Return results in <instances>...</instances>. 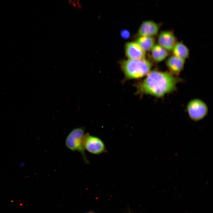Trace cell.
I'll return each instance as SVG.
<instances>
[{
  "mask_svg": "<svg viewBox=\"0 0 213 213\" xmlns=\"http://www.w3.org/2000/svg\"><path fill=\"white\" fill-rule=\"evenodd\" d=\"M125 54L130 59H144L146 52L135 42H129L126 43L125 46Z\"/></svg>",
  "mask_w": 213,
  "mask_h": 213,
  "instance_id": "cell-6",
  "label": "cell"
},
{
  "mask_svg": "<svg viewBox=\"0 0 213 213\" xmlns=\"http://www.w3.org/2000/svg\"></svg>",
  "mask_w": 213,
  "mask_h": 213,
  "instance_id": "cell-15",
  "label": "cell"
},
{
  "mask_svg": "<svg viewBox=\"0 0 213 213\" xmlns=\"http://www.w3.org/2000/svg\"><path fill=\"white\" fill-rule=\"evenodd\" d=\"M151 50L152 57L156 62L163 61L169 55L167 51L159 44L155 45Z\"/></svg>",
  "mask_w": 213,
  "mask_h": 213,
  "instance_id": "cell-10",
  "label": "cell"
},
{
  "mask_svg": "<svg viewBox=\"0 0 213 213\" xmlns=\"http://www.w3.org/2000/svg\"><path fill=\"white\" fill-rule=\"evenodd\" d=\"M172 50L174 55L184 59L187 58L189 55L188 48L180 42L176 43Z\"/></svg>",
  "mask_w": 213,
  "mask_h": 213,
  "instance_id": "cell-12",
  "label": "cell"
},
{
  "mask_svg": "<svg viewBox=\"0 0 213 213\" xmlns=\"http://www.w3.org/2000/svg\"><path fill=\"white\" fill-rule=\"evenodd\" d=\"M159 25L151 20L143 22L139 27L137 33L140 36H152L156 35L159 29Z\"/></svg>",
  "mask_w": 213,
  "mask_h": 213,
  "instance_id": "cell-7",
  "label": "cell"
},
{
  "mask_svg": "<svg viewBox=\"0 0 213 213\" xmlns=\"http://www.w3.org/2000/svg\"><path fill=\"white\" fill-rule=\"evenodd\" d=\"M179 80L170 72L153 70L135 85L136 93L161 98L175 90Z\"/></svg>",
  "mask_w": 213,
  "mask_h": 213,
  "instance_id": "cell-1",
  "label": "cell"
},
{
  "mask_svg": "<svg viewBox=\"0 0 213 213\" xmlns=\"http://www.w3.org/2000/svg\"><path fill=\"white\" fill-rule=\"evenodd\" d=\"M122 69L128 79H138L146 75L150 71L151 62L145 59L124 60L121 64Z\"/></svg>",
  "mask_w": 213,
  "mask_h": 213,
  "instance_id": "cell-2",
  "label": "cell"
},
{
  "mask_svg": "<svg viewBox=\"0 0 213 213\" xmlns=\"http://www.w3.org/2000/svg\"><path fill=\"white\" fill-rule=\"evenodd\" d=\"M122 35L123 38H127L129 36V33L128 31L124 30L122 33Z\"/></svg>",
  "mask_w": 213,
  "mask_h": 213,
  "instance_id": "cell-14",
  "label": "cell"
},
{
  "mask_svg": "<svg viewBox=\"0 0 213 213\" xmlns=\"http://www.w3.org/2000/svg\"><path fill=\"white\" fill-rule=\"evenodd\" d=\"M176 41L175 35L168 31L161 32L158 38V44L167 51L172 50Z\"/></svg>",
  "mask_w": 213,
  "mask_h": 213,
  "instance_id": "cell-8",
  "label": "cell"
},
{
  "mask_svg": "<svg viewBox=\"0 0 213 213\" xmlns=\"http://www.w3.org/2000/svg\"><path fill=\"white\" fill-rule=\"evenodd\" d=\"M69 3L75 8L78 9H81L82 7L79 0H69Z\"/></svg>",
  "mask_w": 213,
  "mask_h": 213,
  "instance_id": "cell-13",
  "label": "cell"
},
{
  "mask_svg": "<svg viewBox=\"0 0 213 213\" xmlns=\"http://www.w3.org/2000/svg\"><path fill=\"white\" fill-rule=\"evenodd\" d=\"M135 42L146 51L151 49L155 45V39L152 36H140Z\"/></svg>",
  "mask_w": 213,
  "mask_h": 213,
  "instance_id": "cell-11",
  "label": "cell"
},
{
  "mask_svg": "<svg viewBox=\"0 0 213 213\" xmlns=\"http://www.w3.org/2000/svg\"><path fill=\"white\" fill-rule=\"evenodd\" d=\"M185 60L175 56H172L166 61V64L170 71L173 73H179L183 69Z\"/></svg>",
  "mask_w": 213,
  "mask_h": 213,
  "instance_id": "cell-9",
  "label": "cell"
},
{
  "mask_svg": "<svg viewBox=\"0 0 213 213\" xmlns=\"http://www.w3.org/2000/svg\"><path fill=\"white\" fill-rule=\"evenodd\" d=\"M83 143L85 149L91 154L98 155L106 151L104 143L96 137L87 134L84 135Z\"/></svg>",
  "mask_w": 213,
  "mask_h": 213,
  "instance_id": "cell-5",
  "label": "cell"
},
{
  "mask_svg": "<svg viewBox=\"0 0 213 213\" xmlns=\"http://www.w3.org/2000/svg\"><path fill=\"white\" fill-rule=\"evenodd\" d=\"M84 136V130L83 128H75L67 136L65 141V145L72 151L79 152L82 155L85 163H88L89 162L86 157L83 146Z\"/></svg>",
  "mask_w": 213,
  "mask_h": 213,
  "instance_id": "cell-3",
  "label": "cell"
},
{
  "mask_svg": "<svg viewBox=\"0 0 213 213\" xmlns=\"http://www.w3.org/2000/svg\"><path fill=\"white\" fill-rule=\"evenodd\" d=\"M187 110L189 117L193 120L198 121L202 120L206 115L208 108L203 101L196 99H192L188 102Z\"/></svg>",
  "mask_w": 213,
  "mask_h": 213,
  "instance_id": "cell-4",
  "label": "cell"
}]
</instances>
